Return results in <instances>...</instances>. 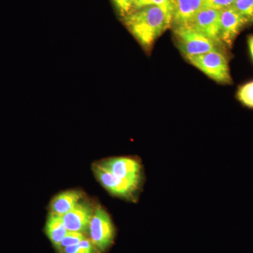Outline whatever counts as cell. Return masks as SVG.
Returning a JSON list of instances; mask_svg holds the SVG:
<instances>
[{"mask_svg": "<svg viewBox=\"0 0 253 253\" xmlns=\"http://www.w3.org/2000/svg\"><path fill=\"white\" fill-rule=\"evenodd\" d=\"M249 25L247 20L233 6L221 10L220 41L224 46L230 48L244 27Z\"/></svg>", "mask_w": 253, "mask_h": 253, "instance_id": "ba28073f", "label": "cell"}, {"mask_svg": "<svg viewBox=\"0 0 253 253\" xmlns=\"http://www.w3.org/2000/svg\"><path fill=\"white\" fill-rule=\"evenodd\" d=\"M93 170L101 185L113 196L126 201H136L141 187L116 177L100 163L94 164Z\"/></svg>", "mask_w": 253, "mask_h": 253, "instance_id": "8992f818", "label": "cell"}, {"mask_svg": "<svg viewBox=\"0 0 253 253\" xmlns=\"http://www.w3.org/2000/svg\"><path fill=\"white\" fill-rule=\"evenodd\" d=\"M83 193L78 190H71L60 193L55 196L50 204V210L53 214L62 216L67 214L81 202Z\"/></svg>", "mask_w": 253, "mask_h": 253, "instance_id": "8fae6325", "label": "cell"}, {"mask_svg": "<svg viewBox=\"0 0 253 253\" xmlns=\"http://www.w3.org/2000/svg\"><path fill=\"white\" fill-rule=\"evenodd\" d=\"M94 211L89 203L81 201L72 211L61 217L63 224L68 231L84 234L89 230Z\"/></svg>", "mask_w": 253, "mask_h": 253, "instance_id": "9c48e42d", "label": "cell"}, {"mask_svg": "<svg viewBox=\"0 0 253 253\" xmlns=\"http://www.w3.org/2000/svg\"><path fill=\"white\" fill-rule=\"evenodd\" d=\"M206 7L223 10L232 6L236 0H204Z\"/></svg>", "mask_w": 253, "mask_h": 253, "instance_id": "ac0fdd59", "label": "cell"}, {"mask_svg": "<svg viewBox=\"0 0 253 253\" xmlns=\"http://www.w3.org/2000/svg\"><path fill=\"white\" fill-rule=\"evenodd\" d=\"M99 251L94 247L90 240L86 239L80 244L63 249L62 253H96Z\"/></svg>", "mask_w": 253, "mask_h": 253, "instance_id": "2e32d148", "label": "cell"}, {"mask_svg": "<svg viewBox=\"0 0 253 253\" xmlns=\"http://www.w3.org/2000/svg\"><path fill=\"white\" fill-rule=\"evenodd\" d=\"M68 232L67 229L63 224L62 217L50 212L46 220L45 233L58 251H59L61 241Z\"/></svg>", "mask_w": 253, "mask_h": 253, "instance_id": "7c38bea8", "label": "cell"}, {"mask_svg": "<svg viewBox=\"0 0 253 253\" xmlns=\"http://www.w3.org/2000/svg\"><path fill=\"white\" fill-rule=\"evenodd\" d=\"M85 239L86 236L83 233L68 231V234L61 241L59 252L62 253L63 250L66 248L80 244L82 241Z\"/></svg>", "mask_w": 253, "mask_h": 253, "instance_id": "e0dca14e", "label": "cell"}, {"mask_svg": "<svg viewBox=\"0 0 253 253\" xmlns=\"http://www.w3.org/2000/svg\"><path fill=\"white\" fill-rule=\"evenodd\" d=\"M236 95L242 106L253 110V80L240 85Z\"/></svg>", "mask_w": 253, "mask_h": 253, "instance_id": "4fadbf2b", "label": "cell"}, {"mask_svg": "<svg viewBox=\"0 0 253 253\" xmlns=\"http://www.w3.org/2000/svg\"><path fill=\"white\" fill-rule=\"evenodd\" d=\"M90 241L99 252H104L112 246L116 229L109 213L101 206L94 208L89 227Z\"/></svg>", "mask_w": 253, "mask_h": 253, "instance_id": "277c9868", "label": "cell"}, {"mask_svg": "<svg viewBox=\"0 0 253 253\" xmlns=\"http://www.w3.org/2000/svg\"><path fill=\"white\" fill-rule=\"evenodd\" d=\"M123 18L126 27L146 50L152 48L156 40L172 22V18L158 6L133 10Z\"/></svg>", "mask_w": 253, "mask_h": 253, "instance_id": "6da1fadb", "label": "cell"}, {"mask_svg": "<svg viewBox=\"0 0 253 253\" xmlns=\"http://www.w3.org/2000/svg\"><path fill=\"white\" fill-rule=\"evenodd\" d=\"M204 7V0H174L173 28L189 26L196 15Z\"/></svg>", "mask_w": 253, "mask_h": 253, "instance_id": "30bf717a", "label": "cell"}, {"mask_svg": "<svg viewBox=\"0 0 253 253\" xmlns=\"http://www.w3.org/2000/svg\"><path fill=\"white\" fill-rule=\"evenodd\" d=\"M113 1L123 16H126L133 10L134 0H113Z\"/></svg>", "mask_w": 253, "mask_h": 253, "instance_id": "d6986e66", "label": "cell"}, {"mask_svg": "<svg viewBox=\"0 0 253 253\" xmlns=\"http://www.w3.org/2000/svg\"><path fill=\"white\" fill-rule=\"evenodd\" d=\"M100 164L116 177L142 187L144 181V168L139 158H110L100 163Z\"/></svg>", "mask_w": 253, "mask_h": 253, "instance_id": "5b68a950", "label": "cell"}, {"mask_svg": "<svg viewBox=\"0 0 253 253\" xmlns=\"http://www.w3.org/2000/svg\"><path fill=\"white\" fill-rule=\"evenodd\" d=\"M186 59L216 83L221 84H232L229 60L224 50H215Z\"/></svg>", "mask_w": 253, "mask_h": 253, "instance_id": "7a4b0ae2", "label": "cell"}, {"mask_svg": "<svg viewBox=\"0 0 253 253\" xmlns=\"http://www.w3.org/2000/svg\"><path fill=\"white\" fill-rule=\"evenodd\" d=\"M247 42L250 54H251L253 61V35H251V36L248 37Z\"/></svg>", "mask_w": 253, "mask_h": 253, "instance_id": "ffe728a7", "label": "cell"}, {"mask_svg": "<svg viewBox=\"0 0 253 253\" xmlns=\"http://www.w3.org/2000/svg\"><path fill=\"white\" fill-rule=\"evenodd\" d=\"M220 15L221 10L206 6L196 15L189 26L224 46L220 41Z\"/></svg>", "mask_w": 253, "mask_h": 253, "instance_id": "52a82bcc", "label": "cell"}, {"mask_svg": "<svg viewBox=\"0 0 253 253\" xmlns=\"http://www.w3.org/2000/svg\"><path fill=\"white\" fill-rule=\"evenodd\" d=\"M232 6L247 20L249 24L253 23V0H236Z\"/></svg>", "mask_w": 253, "mask_h": 253, "instance_id": "9a60e30c", "label": "cell"}, {"mask_svg": "<svg viewBox=\"0 0 253 253\" xmlns=\"http://www.w3.org/2000/svg\"><path fill=\"white\" fill-rule=\"evenodd\" d=\"M174 34L179 51L185 58L224 49V46L189 26L174 28Z\"/></svg>", "mask_w": 253, "mask_h": 253, "instance_id": "3957f363", "label": "cell"}, {"mask_svg": "<svg viewBox=\"0 0 253 253\" xmlns=\"http://www.w3.org/2000/svg\"><path fill=\"white\" fill-rule=\"evenodd\" d=\"M146 6H159L172 19L174 0H134L133 10Z\"/></svg>", "mask_w": 253, "mask_h": 253, "instance_id": "5bb4252c", "label": "cell"}]
</instances>
